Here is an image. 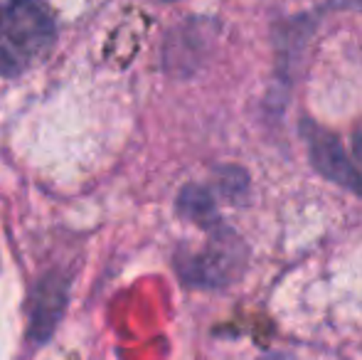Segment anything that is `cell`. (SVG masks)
Here are the masks:
<instances>
[{
  "instance_id": "obj_1",
  "label": "cell",
  "mask_w": 362,
  "mask_h": 360,
  "mask_svg": "<svg viewBox=\"0 0 362 360\" xmlns=\"http://www.w3.org/2000/svg\"><path fill=\"white\" fill-rule=\"evenodd\" d=\"M54 18L40 0H5L0 5V77H18L52 50Z\"/></svg>"
},
{
  "instance_id": "obj_2",
  "label": "cell",
  "mask_w": 362,
  "mask_h": 360,
  "mask_svg": "<svg viewBox=\"0 0 362 360\" xmlns=\"http://www.w3.org/2000/svg\"><path fill=\"white\" fill-rule=\"evenodd\" d=\"M300 134H303L305 146H308V156H310L313 168L318 170L320 175H325L328 180L338 182L345 190L362 197V170L348 158L345 149L340 146L338 136L320 129V126L310 124V121H305V124L300 126Z\"/></svg>"
},
{
  "instance_id": "obj_3",
  "label": "cell",
  "mask_w": 362,
  "mask_h": 360,
  "mask_svg": "<svg viewBox=\"0 0 362 360\" xmlns=\"http://www.w3.org/2000/svg\"><path fill=\"white\" fill-rule=\"evenodd\" d=\"M239 269H242V242L224 230H217L210 247L190 260L185 277L202 286H219L237 277Z\"/></svg>"
},
{
  "instance_id": "obj_4",
  "label": "cell",
  "mask_w": 362,
  "mask_h": 360,
  "mask_svg": "<svg viewBox=\"0 0 362 360\" xmlns=\"http://www.w3.org/2000/svg\"><path fill=\"white\" fill-rule=\"evenodd\" d=\"M353 149H355V156H358V161L362 163V126L358 131H355V139H353Z\"/></svg>"
}]
</instances>
